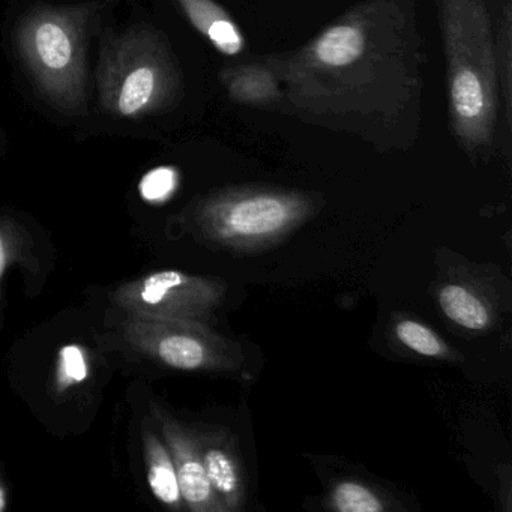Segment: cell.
<instances>
[{
    "instance_id": "cell-13",
    "label": "cell",
    "mask_w": 512,
    "mask_h": 512,
    "mask_svg": "<svg viewBox=\"0 0 512 512\" xmlns=\"http://www.w3.org/2000/svg\"><path fill=\"white\" fill-rule=\"evenodd\" d=\"M397 335L401 343L419 355L440 356L445 352L442 341L421 323L404 320L398 323Z\"/></svg>"
},
{
    "instance_id": "cell-16",
    "label": "cell",
    "mask_w": 512,
    "mask_h": 512,
    "mask_svg": "<svg viewBox=\"0 0 512 512\" xmlns=\"http://www.w3.org/2000/svg\"><path fill=\"white\" fill-rule=\"evenodd\" d=\"M206 37L215 44L218 50L224 55H238L242 49V38L239 35L238 29L235 28L232 22L227 17L224 19L215 20L209 26L208 34Z\"/></svg>"
},
{
    "instance_id": "cell-19",
    "label": "cell",
    "mask_w": 512,
    "mask_h": 512,
    "mask_svg": "<svg viewBox=\"0 0 512 512\" xmlns=\"http://www.w3.org/2000/svg\"><path fill=\"white\" fill-rule=\"evenodd\" d=\"M7 508V494H5L4 487L0 485V511H4Z\"/></svg>"
},
{
    "instance_id": "cell-17",
    "label": "cell",
    "mask_w": 512,
    "mask_h": 512,
    "mask_svg": "<svg viewBox=\"0 0 512 512\" xmlns=\"http://www.w3.org/2000/svg\"><path fill=\"white\" fill-rule=\"evenodd\" d=\"M182 7H184L185 13L190 17L193 25L202 32L203 35L208 34L209 26L215 22V20L224 19L226 13L212 0H181Z\"/></svg>"
},
{
    "instance_id": "cell-15",
    "label": "cell",
    "mask_w": 512,
    "mask_h": 512,
    "mask_svg": "<svg viewBox=\"0 0 512 512\" xmlns=\"http://www.w3.org/2000/svg\"><path fill=\"white\" fill-rule=\"evenodd\" d=\"M176 188L175 170L160 167L152 170L140 182V194L148 202H163Z\"/></svg>"
},
{
    "instance_id": "cell-4",
    "label": "cell",
    "mask_w": 512,
    "mask_h": 512,
    "mask_svg": "<svg viewBox=\"0 0 512 512\" xmlns=\"http://www.w3.org/2000/svg\"><path fill=\"white\" fill-rule=\"evenodd\" d=\"M292 208L277 197H251L236 203L224 217L227 235L265 238L277 235L292 221Z\"/></svg>"
},
{
    "instance_id": "cell-12",
    "label": "cell",
    "mask_w": 512,
    "mask_h": 512,
    "mask_svg": "<svg viewBox=\"0 0 512 512\" xmlns=\"http://www.w3.org/2000/svg\"><path fill=\"white\" fill-rule=\"evenodd\" d=\"M335 509L341 512H379L383 511L379 497L355 482H344L334 491Z\"/></svg>"
},
{
    "instance_id": "cell-5",
    "label": "cell",
    "mask_w": 512,
    "mask_h": 512,
    "mask_svg": "<svg viewBox=\"0 0 512 512\" xmlns=\"http://www.w3.org/2000/svg\"><path fill=\"white\" fill-rule=\"evenodd\" d=\"M145 448L152 493L164 505L179 508L182 496L172 455L152 433L145 434Z\"/></svg>"
},
{
    "instance_id": "cell-9",
    "label": "cell",
    "mask_w": 512,
    "mask_h": 512,
    "mask_svg": "<svg viewBox=\"0 0 512 512\" xmlns=\"http://www.w3.org/2000/svg\"><path fill=\"white\" fill-rule=\"evenodd\" d=\"M364 52V37L352 26H337L323 35L317 56L329 67H346Z\"/></svg>"
},
{
    "instance_id": "cell-8",
    "label": "cell",
    "mask_w": 512,
    "mask_h": 512,
    "mask_svg": "<svg viewBox=\"0 0 512 512\" xmlns=\"http://www.w3.org/2000/svg\"><path fill=\"white\" fill-rule=\"evenodd\" d=\"M443 313L463 328L479 331L490 322L487 307L464 287L451 284L440 292Z\"/></svg>"
},
{
    "instance_id": "cell-6",
    "label": "cell",
    "mask_w": 512,
    "mask_h": 512,
    "mask_svg": "<svg viewBox=\"0 0 512 512\" xmlns=\"http://www.w3.org/2000/svg\"><path fill=\"white\" fill-rule=\"evenodd\" d=\"M206 475L227 509L238 508L242 499V481L235 458L226 449L211 446L200 452Z\"/></svg>"
},
{
    "instance_id": "cell-11",
    "label": "cell",
    "mask_w": 512,
    "mask_h": 512,
    "mask_svg": "<svg viewBox=\"0 0 512 512\" xmlns=\"http://www.w3.org/2000/svg\"><path fill=\"white\" fill-rule=\"evenodd\" d=\"M452 101L458 115L473 119L484 109V94L478 77L470 71L458 74L452 82Z\"/></svg>"
},
{
    "instance_id": "cell-2",
    "label": "cell",
    "mask_w": 512,
    "mask_h": 512,
    "mask_svg": "<svg viewBox=\"0 0 512 512\" xmlns=\"http://www.w3.org/2000/svg\"><path fill=\"white\" fill-rule=\"evenodd\" d=\"M131 334L140 344L154 353L161 362L178 370H200V368L223 365V341L206 331L202 323L178 322L137 317Z\"/></svg>"
},
{
    "instance_id": "cell-1",
    "label": "cell",
    "mask_w": 512,
    "mask_h": 512,
    "mask_svg": "<svg viewBox=\"0 0 512 512\" xmlns=\"http://www.w3.org/2000/svg\"><path fill=\"white\" fill-rule=\"evenodd\" d=\"M223 286L179 271H160L121 287L115 299L137 317L205 323Z\"/></svg>"
},
{
    "instance_id": "cell-18",
    "label": "cell",
    "mask_w": 512,
    "mask_h": 512,
    "mask_svg": "<svg viewBox=\"0 0 512 512\" xmlns=\"http://www.w3.org/2000/svg\"><path fill=\"white\" fill-rule=\"evenodd\" d=\"M7 250H5L4 239L0 236V280L4 277L5 269H7Z\"/></svg>"
},
{
    "instance_id": "cell-7",
    "label": "cell",
    "mask_w": 512,
    "mask_h": 512,
    "mask_svg": "<svg viewBox=\"0 0 512 512\" xmlns=\"http://www.w3.org/2000/svg\"><path fill=\"white\" fill-rule=\"evenodd\" d=\"M34 49L46 70L62 71L73 62V41L59 23L49 20L35 29Z\"/></svg>"
},
{
    "instance_id": "cell-3",
    "label": "cell",
    "mask_w": 512,
    "mask_h": 512,
    "mask_svg": "<svg viewBox=\"0 0 512 512\" xmlns=\"http://www.w3.org/2000/svg\"><path fill=\"white\" fill-rule=\"evenodd\" d=\"M164 434L170 446V455L175 463L179 490L193 511H224L226 505L211 487L200 452L181 428L173 422L164 424Z\"/></svg>"
},
{
    "instance_id": "cell-10",
    "label": "cell",
    "mask_w": 512,
    "mask_h": 512,
    "mask_svg": "<svg viewBox=\"0 0 512 512\" xmlns=\"http://www.w3.org/2000/svg\"><path fill=\"white\" fill-rule=\"evenodd\" d=\"M155 89V73L152 68L140 67L125 79L119 95V112L124 116L139 113L151 101Z\"/></svg>"
},
{
    "instance_id": "cell-14",
    "label": "cell",
    "mask_w": 512,
    "mask_h": 512,
    "mask_svg": "<svg viewBox=\"0 0 512 512\" xmlns=\"http://www.w3.org/2000/svg\"><path fill=\"white\" fill-rule=\"evenodd\" d=\"M88 362L85 353L77 344L62 347L59 353L58 385L59 389L70 388L88 379Z\"/></svg>"
}]
</instances>
